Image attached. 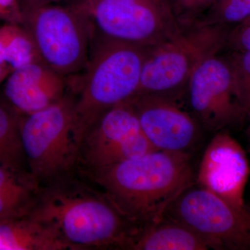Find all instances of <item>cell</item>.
Here are the masks:
<instances>
[{
    "label": "cell",
    "mask_w": 250,
    "mask_h": 250,
    "mask_svg": "<svg viewBox=\"0 0 250 250\" xmlns=\"http://www.w3.org/2000/svg\"><path fill=\"white\" fill-rule=\"evenodd\" d=\"M0 19L4 20V21L7 22V19H6V16H5V14L1 9H0Z\"/></svg>",
    "instance_id": "cell-26"
},
{
    "label": "cell",
    "mask_w": 250,
    "mask_h": 250,
    "mask_svg": "<svg viewBox=\"0 0 250 250\" xmlns=\"http://www.w3.org/2000/svg\"><path fill=\"white\" fill-rule=\"evenodd\" d=\"M75 99L65 94L48 107L21 117V142L34 177H53L75 160L81 145L75 131Z\"/></svg>",
    "instance_id": "cell-6"
},
{
    "label": "cell",
    "mask_w": 250,
    "mask_h": 250,
    "mask_svg": "<svg viewBox=\"0 0 250 250\" xmlns=\"http://www.w3.org/2000/svg\"><path fill=\"white\" fill-rule=\"evenodd\" d=\"M181 24L177 32L148 48L135 95H158L179 103L197 67L225 48L229 26L200 19Z\"/></svg>",
    "instance_id": "cell-3"
},
{
    "label": "cell",
    "mask_w": 250,
    "mask_h": 250,
    "mask_svg": "<svg viewBox=\"0 0 250 250\" xmlns=\"http://www.w3.org/2000/svg\"><path fill=\"white\" fill-rule=\"evenodd\" d=\"M247 117H248V121H249V123H248V135L250 141V111L248 112V113H247Z\"/></svg>",
    "instance_id": "cell-25"
},
{
    "label": "cell",
    "mask_w": 250,
    "mask_h": 250,
    "mask_svg": "<svg viewBox=\"0 0 250 250\" xmlns=\"http://www.w3.org/2000/svg\"><path fill=\"white\" fill-rule=\"evenodd\" d=\"M0 9L6 16L8 23L22 24V14L19 0H0Z\"/></svg>",
    "instance_id": "cell-23"
},
{
    "label": "cell",
    "mask_w": 250,
    "mask_h": 250,
    "mask_svg": "<svg viewBox=\"0 0 250 250\" xmlns=\"http://www.w3.org/2000/svg\"><path fill=\"white\" fill-rule=\"evenodd\" d=\"M147 49L116 41H91L83 75L69 85L80 96L75 101V127L81 144L106 112L136 95Z\"/></svg>",
    "instance_id": "cell-2"
},
{
    "label": "cell",
    "mask_w": 250,
    "mask_h": 250,
    "mask_svg": "<svg viewBox=\"0 0 250 250\" xmlns=\"http://www.w3.org/2000/svg\"><path fill=\"white\" fill-rule=\"evenodd\" d=\"M218 0H166L171 11L180 23H189L200 19Z\"/></svg>",
    "instance_id": "cell-21"
},
{
    "label": "cell",
    "mask_w": 250,
    "mask_h": 250,
    "mask_svg": "<svg viewBox=\"0 0 250 250\" xmlns=\"http://www.w3.org/2000/svg\"><path fill=\"white\" fill-rule=\"evenodd\" d=\"M186 96L194 117L208 131L218 132L247 117L237 97L229 64L226 57L218 54L197 67Z\"/></svg>",
    "instance_id": "cell-9"
},
{
    "label": "cell",
    "mask_w": 250,
    "mask_h": 250,
    "mask_svg": "<svg viewBox=\"0 0 250 250\" xmlns=\"http://www.w3.org/2000/svg\"><path fill=\"white\" fill-rule=\"evenodd\" d=\"M250 174L249 161L241 145L228 132L220 131L206 149L197 183L235 207L246 206L245 189Z\"/></svg>",
    "instance_id": "cell-12"
},
{
    "label": "cell",
    "mask_w": 250,
    "mask_h": 250,
    "mask_svg": "<svg viewBox=\"0 0 250 250\" xmlns=\"http://www.w3.org/2000/svg\"><path fill=\"white\" fill-rule=\"evenodd\" d=\"M29 216L52 227L71 249L87 246H126L130 230L109 200L82 192L49 194Z\"/></svg>",
    "instance_id": "cell-4"
},
{
    "label": "cell",
    "mask_w": 250,
    "mask_h": 250,
    "mask_svg": "<svg viewBox=\"0 0 250 250\" xmlns=\"http://www.w3.org/2000/svg\"><path fill=\"white\" fill-rule=\"evenodd\" d=\"M24 175L0 165V221L29 216L34 208L32 185Z\"/></svg>",
    "instance_id": "cell-16"
},
{
    "label": "cell",
    "mask_w": 250,
    "mask_h": 250,
    "mask_svg": "<svg viewBox=\"0 0 250 250\" xmlns=\"http://www.w3.org/2000/svg\"><path fill=\"white\" fill-rule=\"evenodd\" d=\"M21 117V113L10 104L0 101V165L23 173L26 158L20 132Z\"/></svg>",
    "instance_id": "cell-18"
},
{
    "label": "cell",
    "mask_w": 250,
    "mask_h": 250,
    "mask_svg": "<svg viewBox=\"0 0 250 250\" xmlns=\"http://www.w3.org/2000/svg\"><path fill=\"white\" fill-rule=\"evenodd\" d=\"M130 100L143 133L157 150L188 152L200 140L201 125L178 102L154 95Z\"/></svg>",
    "instance_id": "cell-11"
},
{
    "label": "cell",
    "mask_w": 250,
    "mask_h": 250,
    "mask_svg": "<svg viewBox=\"0 0 250 250\" xmlns=\"http://www.w3.org/2000/svg\"><path fill=\"white\" fill-rule=\"evenodd\" d=\"M250 17V0H218L200 18L206 24L229 26Z\"/></svg>",
    "instance_id": "cell-19"
},
{
    "label": "cell",
    "mask_w": 250,
    "mask_h": 250,
    "mask_svg": "<svg viewBox=\"0 0 250 250\" xmlns=\"http://www.w3.org/2000/svg\"><path fill=\"white\" fill-rule=\"evenodd\" d=\"M108 200L127 220L159 223L194 184L189 152L155 150L95 169Z\"/></svg>",
    "instance_id": "cell-1"
},
{
    "label": "cell",
    "mask_w": 250,
    "mask_h": 250,
    "mask_svg": "<svg viewBox=\"0 0 250 250\" xmlns=\"http://www.w3.org/2000/svg\"><path fill=\"white\" fill-rule=\"evenodd\" d=\"M166 2H167V1H166Z\"/></svg>",
    "instance_id": "cell-27"
},
{
    "label": "cell",
    "mask_w": 250,
    "mask_h": 250,
    "mask_svg": "<svg viewBox=\"0 0 250 250\" xmlns=\"http://www.w3.org/2000/svg\"><path fill=\"white\" fill-rule=\"evenodd\" d=\"M166 215L187 225L215 250H250V207H235L206 189L187 190Z\"/></svg>",
    "instance_id": "cell-8"
},
{
    "label": "cell",
    "mask_w": 250,
    "mask_h": 250,
    "mask_svg": "<svg viewBox=\"0 0 250 250\" xmlns=\"http://www.w3.org/2000/svg\"><path fill=\"white\" fill-rule=\"evenodd\" d=\"M85 20L91 41L106 40L149 48L180 29L166 0H71Z\"/></svg>",
    "instance_id": "cell-5"
},
{
    "label": "cell",
    "mask_w": 250,
    "mask_h": 250,
    "mask_svg": "<svg viewBox=\"0 0 250 250\" xmlns=\"http://www.w3.org/2000/svg\"><path fill=\"white\" fill-rule=\"evenodd\" d=\"M166 216L159 223L136 229L126 247L139 250H213L210 243L191 229Z\"/></svg>",
    "instance_id": "cell-14"
},
{
    "label": "cell",
    "mask_w": 250,
    "mask_h": 250,
    "mask_svg": "<svg viewBox=\"0 0 250 250\" xmlns=\"http://www.w3.org/2000/svg\"><path fill=\"white\" fill-rule=\"evenodd\" d=\"M70 1L71 0H19L22 14L32 10L39 9L43 6H49L60 2V1Z\"/></svg>",
    "instance_id": "cell-24"
},
{
    "label": "cell",
    "mask_w": 250,
    "mask_h": 250,
    "mask_svg": "<svg viewBox=\"0 0 250 250\" xmlns=\"http://www.w3.org/2000/svg\"><path fill=\"white\" fill-rule=\"evenodd\" d=\"M84 139L85 159L95 169L157 150L143 133L130 99L106 112Z\"/></svg>",
    "instance_id": "cell-10"
},
{
    "label": "cell",
    "mask_w": 250,
    "mask_h": 250,
    "mask_svg": "<svg viewBox=\"0 0 250 250\" xmlns=\"http://www.w3.org/2000/svg\"><path fill=\"white\" fill-rule=\"evenodd\" d=\"M20 24L7 23L0 27V64L14 71L33 62H42L34 41Z\"/></svg>",
    "instance_id": "cell-17"
},
{
    "label": "cell",
    "mask_w": 250,
    "mask_h": 250,
    "mask_svg": "<svg viewBox=\"0 0 250 250\" xmlns=\"http://www.w3.org/2000/svg\"><path fill=\"white\" fill-rule=\"evenodd\" d=\"M225 57L232 72L238 101L247 116L250 111V50L231 52Z\"/></svg>",
    "instance_id": "cell-20"
},
{
    "label": "cell",
    "mask_w": 250,
    "mask_h": 250,
    "mask_svg": "<svg viewBox=\"0 0 250 250\" xmlns=\"http://www.w3.org/2000/svg\"><path fill=\"white\" fill-rule=\"evenodd\" d=\"M66 87L65 77L43 62H33L11 72L6 78L4 92L16 111L28 115L62 100Z\"/></svg>",
    "instance_id": "cell-13"
},
{
    "label": "cell",
    "mask_w": 250,
    "mask_h": 250,
    "mask_svg": "<svg viewBox=\"0 0 250 250\" xmlns=\"http://www.w3.org/2000/svg\"><path fill=\"white\" fill-rule=\"evenodd\" d=\"M22 25L42 62L62 77L84 70L91 36L85 20L70 6L49 5L22 14Z\"/></svg>",
    "instance_id": "cell-7"
},
{
    "label": "cell",
    "mask_w": 250,
    "mask_h": 250,
    "mask_svg": "<svg viewBox=\"0 0 250 250\" xmlns=\"http://www.w3.org/2000/svg\"><path fill=\"white\" fill-rule=\"evenodd\" d=\"M71 249L52 227L30 217L0 221V250Z\"/></svg>",
    "instance_id": "cell-15"
},
{
    "label": "cell",
    "mask_w": 250,
    "mask_h": 250,
    "mask_svg": "<svg viewBox=\"0 0 250 250\" xmlns=\"http://www.w3.org/2000/svg\"><path fill=\"white\" fill-rule=\"evenodd\" d=\"M225 47L231 52L250 50V17L229 29Z\"/></svg>",
    "instance_id": "cell-22"
}]
</instances>
